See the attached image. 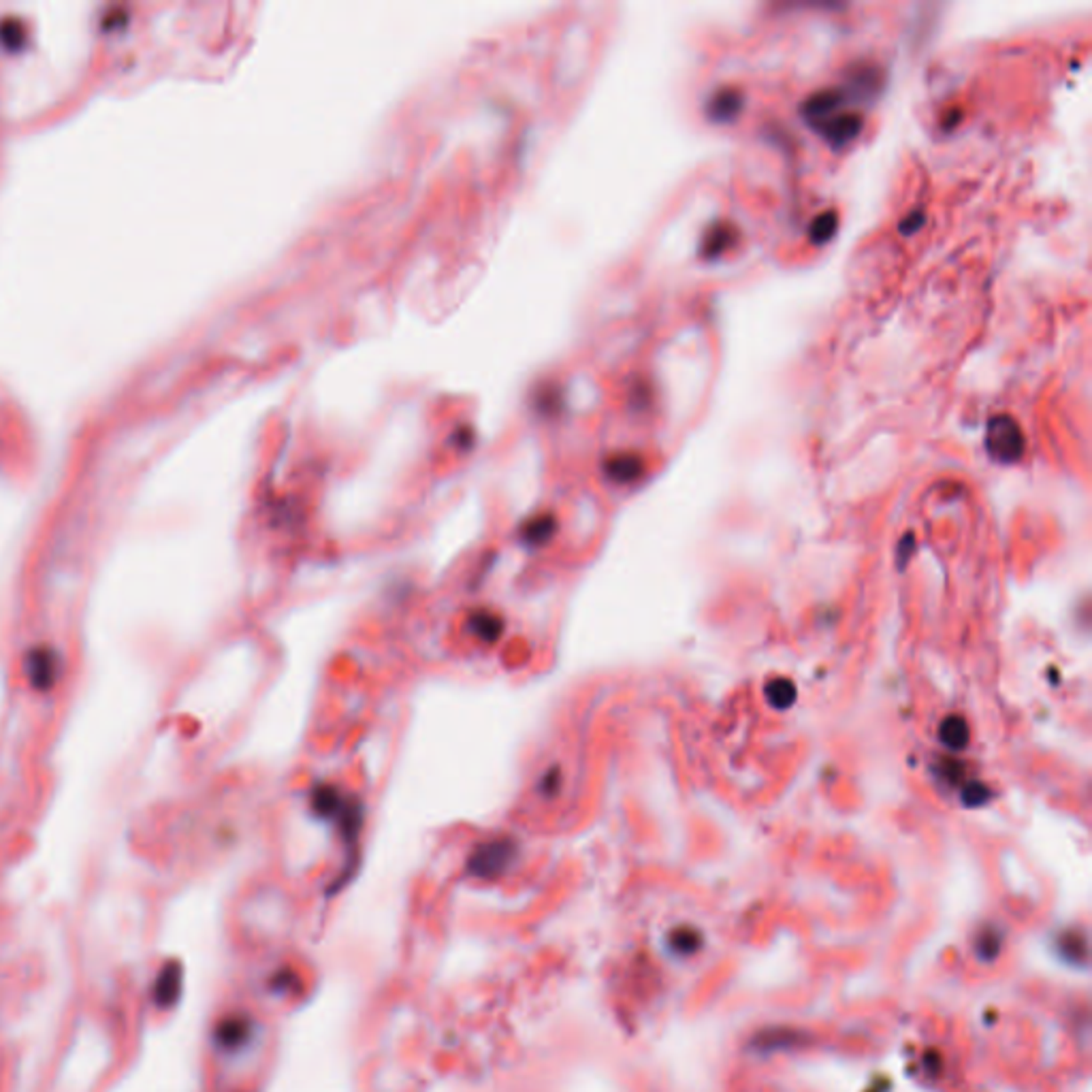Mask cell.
I'll use <instances>...</instances> for the list:
<instances>
[{"label": "cell", "instance_id": "cell-1", "mask_svg": "<svg viewBox=\"0 0 1092 1092\" xmlns=\"http://www.w3.org/2000/svg\"><path fill=\"white\" fill-rule=\"evenodd\" d=\"M985 449L996 461L1014 463L1024 452V435L1020 425L1007 414H996L985 427Z\"/></svg>", "mask_w": 1092, "mask_h": 1092}, {"label": "cell", "instance_id": "cell-2", "mask_svg": "<svg viewBox=\"0 0 1092 1092\" xmlns=\"http://www.w3.org/2000/svg\"><path fill=\"white\" fill-rule=\"evenodd\" d=\"M862 126H865V120H862L860 114L841 111V114H834L830 116V118L817 122L811 129L817 131L833 147H845L847 143H851L860 135Z\"/></svg>", "mask_w": 1092, "mask_h": 1092}, {"label": "cell", "instance_id": "cell-3", "mask_svg": "<svg viewBox=\"0 0 1092 1092\" xmlns=\"http://www.w3.org/2000/svg\"><path fill=\"white\" fill-rule=\"evenodd\" d=\"M179 994H182V964L171 960L164 964L154 982V1003L161 1009H169L178 1003Z\"/></svg>", "mask_w": 1092, "mask_h": 1092}, {"label": "cell", "instance_id": "cell-4", "mask_svg": "<svg viewBox=\"0 0 1092 1092\" xmlns=\"http://www.w3.org/2000/svg\"><path fill=\"white\" fill-rule=\"evenodd\" d=\"M745 108V94L738 88H719L706 103V114L713 122H732Z\"/></svg>", "mask_w": 1092, "mask_h": 1092}, {"label": "cell", "instance_id": "cell-5", "mask_svg": "<svg viewBox=\"0 0 1092 1092\" xmlns=\"http://www.w3.org/2000/svg\"><path fill=\"white\" fill-rule=\"evenodd\" d=\"M734 237H737V228H734V225H729V222H715V225H711L706 228L705 237H702L700 254L705 259L721 257V254L734 243Z\"/></svg>", "mask_w": 1092, "mask_h": 1092}, {"label": "cell", "instance_id": "cell-6", "mask_svg": "<svg viewBox=\"0 0 1092 1092\" xmlns=\"http://www.w3.org/2000/svg\"><path fill=\"white\" fill-rule=\"evenodd\" d=\"M250 1039V1022L243 1017H228L216 1028V1043L225 1049L242 1048Z\"/></svg>", "mask_w": 1092, "mask_h": 1092}, {"label": "cell", "instance_id": "cell-7", "mask_svg": "<svg viewBox=\"0 0 1092 1092\" xmlns=\"http://www.w3.org/2000/svg\"><path fill=\"white\" fill-rule=\"evenodd\" d=\"M834 233H836V214L833 210L815 216L811 222V228H809V237H811L813 243L830 242Z\"/></svg>", "mask_w": 1092, "mask_h": 1092}, {"label": "cell", "instance_id": "cell-8", "mask_svg": "<svg viewBox=\"0 0 1092 1092\" xmlns=\"http://www.w3.org/2000/svg\"><path fill=\"white\" fill-rule=\"evenodd\" d=\"M941 738L945 740V745H950V747L953 749L964 747V743L968 740L967 723H964L960 717H950L941 726Z\"/></svg>", "mask_w": 1092, "mask_h": 1092}, {"label": "cell", "instance_id": "cell-9", "mask_svg": "<svg viewBox=\"0 0 1092 1092\" xmlns=\"http://www.w3.org/2000/svg\"><path fill=\"white\" fill-rule=\"evenodd\" d=\"M769 697L775 706H790L793 697H796V689H793L790 681L777 679L769 685Z\"/></svg>", "mask_w": 1092, "mask_h": 1092}, {"label": "cell", "instance_id": "cell-10", "mask_svg": "<svg viewBox=\"0 0 1092 1092\" xmlns=\"http://www.w3.org/2000/svg\"><path fill=\"white\" fill-rule=\"evenodd\" d=\"M921 225H924V214H921V210H915V211H911V214L903 220V225H900V233H905V235H911V233L918 231Z\"/></svg>", "mask_w": 1092, "mask_h": 1092}, {"label": "cell", "instance_id": "cell-11", "mask_svg": "<svg viewBox=\"0 0 1092 1092\" xmlns=\"http://www.w3.org/2000/svg\"><path fill=\"white\" fill-rule=\"evenodd\" d=\"M0 33H3L4 39L12 45H15V41L22 36V33H20V22H15V20H4V22L0 24Z\"/></svg>", "mask_w": 1092, "mask_h": 1092}, {"label": "cell", "instance_id": "cell-12", "mask_svg": "<svg viewBox=\"0 0 1092 1092\" xmlns=\"http://www.w3.org/2000/svg\"><path fill=\"white\" fill-rule=\"evenodd\" d=\"M958 118H960V114H958L956 109H952L950 114H947V126H945V129H950V126L958 124Z\"/></svg>", "mask_w": 1092, "mask_h": 1092}]
</instances>
